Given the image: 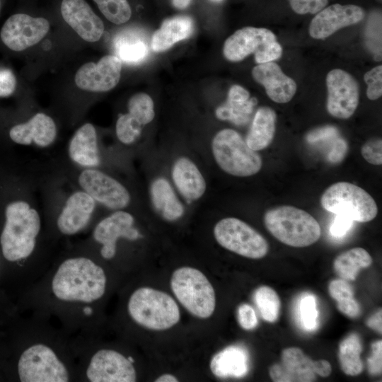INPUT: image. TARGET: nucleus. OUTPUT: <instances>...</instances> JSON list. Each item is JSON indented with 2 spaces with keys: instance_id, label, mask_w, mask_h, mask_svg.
<instances>
[{
  "instance_id": "1",
  "label": "nucleus",
  "mask_w": 382,
  "mask_h": 382,
  "mask_svg": "<svg viewBox=\"0 0 382 382\" xmlns=\"http://www.w3.org/2000/svg\"><path fill=\"white\" fill-rule=\"evenodd\" d=\"M106 276L103 268L86 257L66 260L52 283L54 294L63 301L89 303L103 296Z\"/></svg>"
},
{
  "instance_id": "2",
  "label": "nucleus",
  "mask_w": 382,
  "mask_h": 382,
  "mask_svg": "<svg viewBox=\"0 0 382 382\" xmlns=\"http://www.w3.org/2000/svg\"><path fill=\"white\" fill-rule=\"evenodd\" d=\"M5 216L0 237L4 257L11 262L28 257L35 249L40 230L39 213L27 202L19 200L6 206Z\"/></svg>"
},
{
  "instance_id": "3",
  "label": "nucleus",
  "mask_w": 382,
  "mask_h": 382,
  "mask_svg": "<svg viewBox=\"0 0 382 382\" xmlns=\"http://www.w3.org/2000/svg\"><path fill=\"white\" fill-rule=\"evenodd\" d=\"M265 227L280 242L301 248L316 243L321 233L317 220L307 212L289 205L269 209L264 216Z\"/></svg>"
},
{
  "instance_id": "4",
  "label": "nucleus",
  "mask_w": 382,
  "mask_h": 382,
  "mask_svg": "<svg viewBox=\"0 0 382 382\" xmlns=\"http://www.w3.org/2000/svg\"><path fill=\"white\" fill-rule=\"evenodd\" d=\"M128 313L138 325L152 330H168L180 320L179 307L167 293L151 287H141L131 295Z\"/></svg>"
},
{
  "instance_id": "5",
  "label": "nucleus",
  "mask_w": 382,
  "mask_h": 382,
  "mask_svg": "<svg viewBox=\"0 0 382 382\" xmlns=\"http://www.w3.org/2000/svg\"><path fill=\"white\" fill-rule=\"evenodd\" d=\"M170 284L177 300L192 316L206 319L213 314L215 291L200 270L187 266L179 267L173 272Z\"/></svg>"
},
{
  "instance_id": "6",
  "label": "nucleus",
  "mask_w": 382,
  "mask_h": 382,
  "mask_svg": "<svg viewBox=\"0 0 382 382\" xmlns=\"http://www.w3.org/2000/svg\"><path fill=\"white\" fill-rule=\"evenodd\" d=\"M212 152L219 168L233 176H251L262 168L260 154L231 129H224L215 134L212 141Z\"/></svg>"
},
{
  "instance_id": "7",
  "label": "nucleus",
  "mask_w": 382,
  "mask_h": 382,
  "mask_svg": "<svg viewBox=\"0 0 382 382\" xmlns=\"http://www.w3.org/2000/svg\"><path fill=\"white\" fill-rule=\"evenodd\" d=\"M320 204L325 210L353 221L368 222L378 214L374 198L361 187L348 182L331 185L322 195Z\"/></svg>"
},
{
  "instance_id": "8",
  "label": "nucleus",
  "mask_w": 382,
  "mask_h": 382,
  "mask_svg": "<svg viewBox=\"0 0 382 382\" xmlns=\"http://www.w3.org/2000/svg\"><path fill=\"white\" fill-rule=\"evenodd\" d=\"M224 55L231 62H239L254 54L256 63L263 64L282 57V47L275 35L264 28L245 27L236 30L224 42Z\"/></svg>"
},
{
  "instance_id": "9",
  "label": "nucleus",
  "mask_w": 382,
  "mask_h": 382,
  "mask_svg": "<svg viewBox=\"0 0 382 382\" xmlns=\"http://www.w3.org/2000/svg\"><path fill=\"white\" fill-rule=\"evenodd\" d=\"M213 233L221 247L243 257L260 259L268 252L269 246L265 238L239 219H221L215 224Z\"/></svg>"
},
{
  "instance_id": "10",
  "label": "nucleus",
  "mask_w": 382,
  "mask_h": 382,
  "mask_svg": "<svg viewBox=\"0 0 382 382\" xmlns=\"http://www.w3.org/2000/svg\"><path fill=\"white\" fill-rule=\"evenodd\" d=\"M22 382H66L69 373L49 347L38 344L26 349L18 364Z\"/></svg>"
},
{
  "instance_id": "11",
  "label": "nucleus",
  "mask_w": 382,
  "mask_h": 382,
  "mask_svg": "<svg viewBox=\"0 0 382 382\" xmlns=\"http://www.w3.org/2000/svg\"><path fill=\"white\" fill-rule=\"evenodd\" d=\"M50 30L49 21L41 17L18 13L10 16L0 30V40L8 50L19 52L39 42Z\"/></svg>"
},
{
  "instance_id": "12",
  "label": "nucleus",
  "mask_w": 382,
  "mask_h": 382,
  "mask_svg": "<svg viewBox=\"0 0 382 382\" xmlns=\"http://www.w3.org/2000/svg\"><path fill=\"white\" fill-rule=\"evenodd\" d=\"M78 182L83 191L96 202L112 210L123 209L130 202L128 190L118 180L93 168L83 170Z\"/></svg>"
},
{
  "instance_id": "13",
  "label": "nucleus",
  "mask_w": 382,
  "mask_h": 382,
  "mask_svg": "<svg viewBox=\"0 0 382 382\" xmlns=\"http://www.w3.org/2000/svg\"><path fill=\"white\" fill-rule=\"evenodd\" d=\"M328 89L327 110L332 116L348 119L355 112L359 103V86L348 72L335 69L326 77Z\"/></svg>"
},
{
  "instance_id": "14",
  "label": "nucleus",
  "mask_w": 382,
  "mask_h": 382,
  "mask_svg": "<svg viewBox=\"0 0 382 382\" xmlns=\"http://www.w3.org/2000/svg\"><path fill=\"white\" fill-rule=\"evenodd\" d=\"M86 376L91 382H134L137 379L132 361L112 349H100L92 357Z\"/></svg>"
},
{
  "instance_id": "15",
  "label": "nucleus",
  "mask_w": 382,
  "mask_h": 382,
  "mask_svg": "<svg viewBox=\"0 0 382 382\" xmlns=\"http://www.w3.org/2000/svg\"><path fill=\"white\" fill-rule=\"evenodd\" d=\"M122 62L115 55H105L97 63L88 62L77 70L76 85L81 90L91 92H105L118 83Z\"/></svg>"
},
{
  "instance_id": "16",
  "label": "nucleus",
  "mask_w": 382,
  "mask_h": 382,
  "mask_svg": "<svg viewBox=\"0 0 382 382\" xmlns=\"http://www.w3.org/2000/svg\"><path fill=\"white\" fill-rule=\"evenodd\" d=\"M134 218L129 212L122 209L102 219L95 227L93 238L102 245L100 254L106 260L114 257L117 250V241L120 238L130 241L139 238V233L134 227Z\"/></svg>"
},
{
  "instance_id": "17",
  "label": "nucleus",
  "mask_w": 382,
  "mask_h": 382,
  "mask_svg": "<svg viewBox=\"0 0 382 382\" xmlns=\"http://www.w3.org/2000/svg\"><path fill=\"white\" fill-rule=\"evenodd\" d=\"M364 17L360 6L335 4L316 13L310 23L309 34L314 39L323 40L342 28L360 22Z\"/></svg>"
},
{
  "instance_id": "18",
  "label": "nucleus",
  "mask_w": 382,
  "mask_h": 382,
  "mask_svg": "<svg viewBox=\"0 0 382 382\" xmlns=\"http://www.w3.org/2000/svg\"><path fill=\"white\" fill-rule=\"evenodd\" d=\"M61 13L66 23L85 41H98L104 32L102 20L85 0H62Z\"/></svg>"
},
{
  "instance_id": "19",
  "label": "nucleus",
  "mask_w": 382,
  "mask_h": 382,
  "mask_svg": "<svg viewBox=\"0 0 382 382\" xmlns=\"http://www.w3.org/2000/svg\"><path fill=\"white\" fill-rule=\"evenodd\" d=\"M281 361L270 369V376L275 382H311L316 379L315 361L298 347L282 352Z\"/></svg>"
},
{
  "instance_id": "20",
  "label": "nucleus",
  "mask_w": 382,
  "mask_h": 382,
  "mask_svg": "<svg viewBox=\"0 0 382 382\" xmlns=\"http://www.w3.org/2000/svg\"><path fill=\"white\" fill-rule=\"evenodd\" d=\"M95 207L96 201L84 191L72 193L57 218L58 229L65 235H74L79 232L89 222Z\"/></svg>"
},
{
  "instance_id": "21",
  "label": "nucleus",
  "mask_w": 382,
  "mask_h": 382,
  "mask_svg": "<svg viewBox=\"0 0 382 382\" xmlns=\"http://www.w3.org/2000/svg\"><path fill=\"white\" fill-rule=\"evenodd\" d=\"M253 79L265 87L268 97L275 103L289 102L296 91V82L272 62L259 64L252 70Z\"/></svg>"
},
{
  "instance_id": "22",
  "label": "nucleus",
  "mask_w": 382,
  "mask_h": 382,
  "mask_svg": "<svg viewBox=\"0 0 382 382\" xmlns=\"http://www.w3.org/2000/svg\"><path fill=\"white\" fill-rule=\"evenodd\" d=\"M10 139L21 145L35 144L40 147H47L55 140L57 127L49 115L38 112L28 121L13 126L9 132Z\"/></svg>"
},
{
  "instance_id": "23",
  "label": "nucleus",
  "mask_w": 382,
  "mask_h": 382,
  "mask_svg": "<svg viewBox=\"0 0 382 382\" xmlns=\"http://www.w3.org/2000/svg\"><path fill=\"white\" fill-rule=\"evenodd\" d=\"M171 178L180 195L189 201H196L206 192L207 183L197 165L189 158H178L171 168Z\"/></svg>"
},
{
  "instance_id": "24",
  "label": "nucleus",
  "mask_w": 382,
  "mask_h": 382,
  "mask_svg": "<svg viewBox=\"0 0 382 382\" xmlns=\"http://www.w3.org/2000/svg\"><path fill=\"white\" fill-rule=\"evenodd\" d=\"M68 153L72 161L86 168L100 164L97 133L92 124L85 123L76 131L70 140Z\"/></svg>"
},
{
  "instance_id": "25",
  "label": "nucleus",
  "mask_w": 382,
  "mask_h": 382,
  "mask_svg": "<svg viewBox=\"0 0 382 382\" xmlns=\"http://www.w3.org/2000/svg\"><path fill=\"white\" fill-rule=\"evenodd\" d=\"M256 104V98H250L245 88L233 85L229 89L226 102L216 108V116L219 120L243 125L249 121Z\"/></svg>"
},
{
  "instance_id": "26",
  "label": "nucleus",
  "mask_w": 382,
  "mask_h": 382,
  "mask_svg": "<svg viewBox=\"0 0 382 382\" xmlns=\"http://www.w3.org/2000/svg\"><path fill=\"white\" fill-rule=\"evenodd\" d=\"M149 195L154 208L163 219L175 221L184 215V207L166 178L158 177L151 182Z\"/></svg>"
},
{
  "instance_id": "27",
  "label": "nucleus",
  "mask_w": 382,
  "mask_h": 382,
  "mask_svg": "<svg viewBox=\"0 0 382 382\" xmlns=\"http://www.w3.org/2000/svg\"><path fill=\"white\" fill-rule=\"evenodd\" d=\"M209 367L218 378L242 377L248 371V353L239 346L227 347L213 356Z\"/></svg>"
},
{
  "instance_id": "28",
  "label": "nucleus",
  "mask_w": 382,
  "mask_h": 382,
  "mask_svg": "<svg viewBox=\"0 0 382 382\" xmlns=\"http://www.w3.org/2000/svg\"><path fill=\"white\" fill-rule=\"evenodd\" d=\"M193 29V21L189 16H180L166 19L152 36V50L155 52L167 50L176 42L189 37Z\"/></svg>"
},
{
  "instance_id": "29",
  "label": "nucleus",
  "mask_w": 382,
  "mask_h": 382,
  "mask_svg": "<svg viewBox=\"0 0 382 382\" xmlns=\"http://www.w3.org/2000/svg\"><path fill=\"white\" fill-rule=\"evenodd\" d=\"M277 115L269 107L260 108L255 112L245 142L253 150L267 148L272 141L276 130Z\"/></svg>"
},
{
  "instance_id": "30",
  "label": "nucleus",
  "mask_w": 382,
  "mask_h": 382,
  "mask_svg": "<svg viewBox=\"0 0 382 382\" xmlns=\"http://www.w3.org/2000/svg\"><path fill=\"white\" fill-rule=\"evenodd\" d=\"M115 56L128 64H138L147 57L149 47L145 37L138 30H122L113 40Z\"/></svg>"
},
{
  "instance_id": "31",
  "label": "nucleus",
  "mask_w": 382,
  "mask_h": 382,
  "mask_svg": "<svg viewBox=\"0 0 382 382\" xmlns=\"http://www.w3.org/2000/svg\"><path fill=\"white\" fill-rule=\"evenodd\" d=\"M372 257L362 248H354L340 254L333 262L335 273L345 280H354L361 269L372 263Z\"/></svg>"
},
{
  "instance_id": "32",
  "label": "nucleus",
  "mask_w": 382,
  "mask_h": 382,
  "mask_svg": "<svg viewBox=\"0 0 382 382\" xmlns=\"http://www.w3.org/2000/svg\"><path fill=\"white\" fill-rule=\"evenodd\" d=\"M361 350V342L357 334L349 335L340 342L338 357L340 367L345 374L357 376L362 372Z\"/></svg>"
},
{
  "instance_id": "33",
  "label": "nucleus",
  "mask_w": 382,
  "mask_h": 382,
  "mask_svg": "<svg viewBox=\"0 0 382 382\" xmlns=\"http://www.w3.org/2000/svg\"><path fill=\"white\" fill-rule=\"evenodd\" d=\"M254 301L265 320L269 323L277 320L280 308V299L272 288L267 286L257 288L254 294Z\"/></svg>"
},
{
  "instance_id": "34",
  "label": "nucleus",
  "mask_w": 382,
  "mask_h": 382,
  "mask_svg": "<svg viewBox=\"0 0 382 382\" xmlns=\"http://www.w3.org/2000/svg\"><path fill=\"white\" fill-rule=\"evenodd\" d=\"M127 108L128 113L142 126L151 122L155 116L154 102L144 93L132 96L128 101Z\"/></svg>"
},
{
  "instance_id": "35",
  "label": "nucleus",
  "mask_w": 382,
  "mask_h": 382,
  "mask_svg": "<svg viewBox=\"0 0 382 382\" xmlns=\"http://www.w3.org/2000/svg\"><path fill=\"white\" fill-rule=\"evenodd\" d=\"M104 16L115 24L128 21L132 16L131 7L127 0H93Z\"/></svg>"
},
{
  "instance_id": "36",
  "label": "nucleus",
  "mask_w": 382,
  "mask_h": 382,
  "mask_svg": "<svg viewBox=\"0 0 382 382\" xmlns=\"http://www.w3.org/2000/svg\"><path fill=\"white\" fill-rule=\"evenodd\" d=\"M142 125L129 113L121 115L115 125L117 139L124 144H131L136 141L141 132Z\"/></svg>"
},
{
  "instance_id": "37",
  "label": "nucleus",
  "mask_w": 382,
  "mask_h": 382,
  "mask_svg": "<svg viewBox=\"0 0 382 382\" xmlns=\"http://www.w3.org/2000/svg\"><path fill=\"white\" fill-rule=\"evenodd\" d=\"M299 317L305 330L312 331L318 327V311L313 295L306 294L299 301Z\"/></svg>"
},
{
  "instance_id": "38",
  "label": "nucleus",
  "mask_w": 382,
  "mask_h": 382,
  "mask_svg": "<svg viewBox=\"0 0 382 382\" xmlns=\"http://www.w3.org/2000/svg\"><path fill=\"white\" fill-rule=\"evenodd\" d=\"M364 79L367 85L368 98L371 100L379 98L382 95V66H376L367 71Z\"/></svg>"
},
{
  "instance_id": "39",
  "label": "nucleus",
  "mask_w": 382,
  "mask_h": 382,
  "mask_svg": "<svg viewBox=\"0 0 382 382\" xmlns=\"http://www.w3.org/2000/svg\"><path fill=\"white\" fill-rule=\"evenodd\" d=\"M363 158L373 165L382 164V141L381 139H372L367 141L361 149Z\"/></svg>"
},
{
  "instance_id": "40",
  "label": "nucleus",
  "mask_w": 382,
  "mask_h": 382,
  "mask_svg": "<svg viewBox=\"0 0 382 382\" xmlns=\"http://www.w3.org/2000/svg\"><path fill=\"white\" fill-rule=\"evenodd\" d=\"M292 10L298 14H315L323 9L328 0H289Z\"/></svg>"
},
{
  "instance_id": "41",
  "label": "nucleus",
  "mask_w": 382,
  "mask_h": 382,
  "mask_svg": "<svg viewBox=\"0 0 382 382\" xmlns=\"http://www.w3.org/2000/svg\"><path fill=\"white\" fill-rule=\"evenodd\" d=\"M16 86L17 79L13 71L7 67H0V98L12 96Z\"/></svg>"
},
{
  "instance_id": "42",
  "label": "nucleus",
  "mask_w": 382,
  "mask_h": 382,
  "mask_svg": "<svg viewBox=\"0 0 382 382\" xmlns=\"http://www.w3.org/2000/svg\"><path fill=\"white\" fill-rule=\"evenodd\" d=\"M329 294L336 301L352 298L354 291L352 286L343 279H334L328 286Z\"/></svg>"
},
{
  "instance_id": "43",
  "label": "nucleus",
  "mask_w": 382,
  "mask_h": 382,
  "mask_svg": "<svg viewBox=\"0 0 382 382\" xmlns=\"http://www.w3.org/2000/svg\"><path fill=\"white\" fill-rule=\"evenodd\" d=\"M237 319L238 323L244 330H252L257 324V319L254 309L247 303H242L238 306Z\"/></svg>"
},
{
  "instance_id": "44",
  "label": "nucleus",
  "mask_w": 382,
  "mask_h": 382,
  "mask_svg": "<svg viewBox=\"0 0 382 382\" xmlns=\"http://www.w3.org/2000/svg\"><path fill=\"white\" fill-rule=\"evenodd\" d=\"M338 136L339 131L335 127L327 125L310 132L306 136V141L309 143L325 141Z\"/></svg>"
},
{
  "instance_id": "45",
  "label": "nucleus",
  "mask_w": 382,
  "mask_h": 382,
  "mask_svg": "<svg viewBox=\"0 0 382 382\" xmlns=\"http://www.w3.org/2000/svg\"><path fill=\"white\" fill-rule=\"evenodd\" d=\"M372 353L368 359V368L371 374H380L382 370V341L377 340L371 345Z\"/></svg>"
},
{
  "instance_id": "46",
  "label": "nucleus",
  "mask_w": 382,
  "mask_h": 382,
  "mask_svg": "<svg viewBox=\"0 0 382 382\" xmlns=\"http://www.w3.org/2000/svg\"><path fill=\"white\" fill-rule=\"evenodd\" d=\"M353 221L343 216L336 215L330 227V232L335 238H342L349 231Z\"/></svg>"
},
{
  "instance_id": "47",
  "label": "nucleus",
  "mask_w": 382,
  "mask_h": 382,
  "mask_svg": "<svg viewBox=\"0 0 382 382\" xmlns=\"http://www.w3.org/2000/svg\"><path fill=\"white\" fill-rule=\"evenodd\" d=\"M337 302L338 310L348 317L356 318L359 315L360 306L353 297Z\"/></svg>"
},
{
  "instance_id": "48",
  "label": "nucleus",
  "mask_w": 382,
  "mask_h": 382,
  "mask_svg": "<svg viewBox=\"0 0 382 382\" xmlns=\"http://www.w3.org/2000/svg\"><path fill=\"white\" fill-rule=\"evenodd\" d=\"M347 149V144L345 139L341 138L335 139L331 151L328 155V158L332 162H339L345 156Z\"/></svg>"
},
{
  "instance_id": "49",
  "label": "nucleus",
  "mask_w": 382,
  "mask_h": 382,
  "mask_svg": "<svg viewBox=\"0 0 382 382\" xmlns=\"http://www.w3.org/2000/svg\"><path fill=\"white\" fill-rule=\"evenodd\" d=\"M382 311L379 309L376 313L371 316L366 321V325L376 330L378 333L382 332Z\"/></svg>"
},
{
  "instance_id": "50",
  "label": "nucleus",
  "mask_w": 382,
  "mask_h": 382,
  "mask_svg": "<svg viewBox=\"0 0 382 382\" xmlns=\"http://www.w3.org/2000/svg\"><path fill=\"white\" fill-rule=\"evenodd\" d=\"M315 373L322 377L328 376L332 371L330 364L324 359L315 361Z\"/></svg>"
},
{
  "instance_id": "51",
  "label": "nucleus",
  "mask_w": 382,
  "mask_h": 382,
  "mask_svg": "<svg viewBox=\"0 0 382 382\" xmlns=\"http://www.w3.org/2000/svg\"><path fill=\"white\" fill-rule=\"evenodd\" d=\"M155 381L156 382H178V380L175 376L170 374H165L158 377L155 380Z\"/></svg>"
},
{
  "instance_id": "52",
  "label": "nucleus",
  "mask_w": 382,
  "mask_h": 382,
  "mask_svg": "<svg viewBox=\"0 0 382 382\" xmlns=\"http://www.w3.org/2000/svg\"><path fill=\"white\" fill-rule=\"evenodd\" d=\"M190 1L191 0H173V4L177 8L183 9L189 5Z\"/></svg>"
},
{
  "instance_id": "53",
  "label": "nucleus",
  "mask_w": 382,
  "mask_h": 382,
  "mask_svg": "<svg viewBox=\"0 0 382 382\" xmlns=\"http://www.w3.org/2000/svg\"><path fill=\"white\" fill-rule=\"evenodd\" d=\"M212 2H215V3H220L223 0H210Z\"/></svg>"
},
{
  "instance_id": "54",
  "label": "nucleus",
  "mask_w": 382,
  "mask_h": 382,
  "mask_svg": "<svg viewBox=\"0 0 382 382\" xmlns=\"http://www.w3.org/2000/svg\"><path fill=\"white\" fill-rule=\"evenodd\" d=\"M1 0H0V9H1Z\"/></svg>"
}]
</instances>
